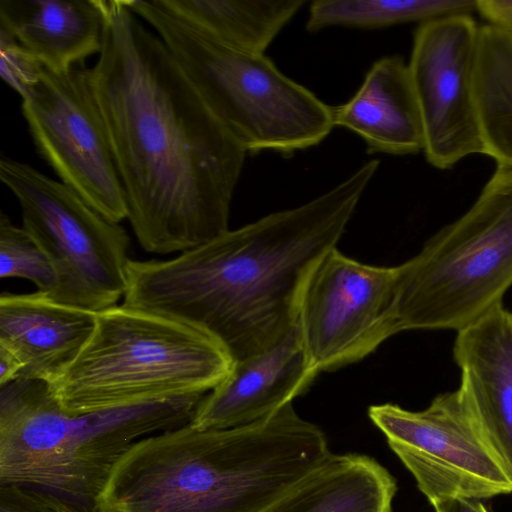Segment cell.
Masks as SVG:
<instances>
[{"instance_id":"6","label":"cell","mask_w":512,"mask_h":512,"mask_svg":"<svg viewBox=\"0 0 512 512\" xmlns=\"http://www.w3.org/2000/svg\"><path fill=\"white\" fill-rule=\"evenodd\" d=\"M158 33L213 114L247 153L292 154L333 130V107L286 76L264 54L228 46L155 0H127Z\"/></svg>"},{"instance_id":"23","label":"cell","mask_w":512,"mask_h":512,"mask_svg":"<svg viewBox=\"0 0 512 512\" xmlns=\"http://www.w3.org/2000/svg\"><path fill=\"white\" fill-rule=\"evenodd\" d=\"M0 72L2 79L21 97L37 83L44 67L11 35L0 30Z\"/></svg>"},{"instance_id":"9","label":"cell","mask_w":512,"mask_h":512,"mask_svg":"<svg viewBox=\"0 0 512 512\" xmlns=\"http://www.w3.org/2000/svg\"><path fill=\"white\" fill-rule=\"evenodd\" d=\"M368 416L434 508L512 493V470L459 389L421 411L392 403Z\"/></svg>"},{"instance_id":"22","label":"cell","mask_w":512,"mask_h":512,"mask_svg":"<svg viewBox=\"0 0 512 512\" xmlns=\"http://www.w3.org/2000/svg\"><path fill=\"white\" fill-rule=\"evenodd\" d=\"M0 278H23L37 291L56 299L59 279L47 253L23 228L15 226L3 212L0 215Z\"/></svg>"},{"instance_id":"25","label":"cell","mask_w":512,"mask_h":512,"mask_svg":"<svg viewBox=\"0 0 512 512\" xmlns=\"http://www.w3.org/2000/svg\"><path fill=\"white\" fill-rule=\"evenodd\" d=\"M476 11L489 25L512 34V0H476Z\"/></svg>"},{"instance_id":"8","label":"cell","mask_w":512,"mask_h":512,"mask_svg":"<svg viewBox=\"0 0 512 512\" xmlns=\"http://www.w3.org/2000/svg\"><path fill=\"white\" fill-rule=\"evenodd\" d=\"M0 179L19 202L22 227L55 266V300L91 312L117 305L131 260L125 229L27 163L2 158Z\"/></svg>"},{"instance_id":"5","label":"cell","mask_w":512,"mask_h":512,"mask_svg":"<svg viewBox=\"0 0 512 512\" xmlns=\"http://www.w3.org/2000/svg\"><path fill=\"white\" fill-rule=\"evenodd\" d=\"M233 359L204 331L124 304L95 312L94 330L76 358L48 382L74 415L145 402L206 395Z\"/></svg>"},{"instance_id":"7","label":"cell","mask_w":512,"mask_h":512,"mask_svg":"<svg viewBox=\"0 0 512 512\" xmlns=\"http://www.w3.org/2000/svg\"><path fill=\"white\" fill-rule=\"evenodd\" d=\"M397 267L398 331L459 330L512 286V168L497 167L474 204Z\"/></svg>"},{"instance_id":"15","label":"cell","mask_w":512,"mask_h":512,"mask_svg":"<svg viewBox=\"0 0 512 512\" xmlns=\"http://www.w3.org/2000/svg\"><path fill=\"white\" fill-rule=\"evenodd\" d=\"M94 327L95 312L39 291L0 296V346L22 362L19 379L51 381L76 358Z\"/></svg>"},{"instance_id":"3","label":"cell","mask_w":512,"mask_h":512,"mask_svg":"<svg viewBox=\"0 0 512 512\" xmlns=\"http://www.w3.org/2000/svg\"><path fill=\"white\" fill-rule=\"evenodd\" d=\"M331 454L324 432L292 404L238 427L190 421L129 448L93 512H267Z\"/></svg>"},{"instance_id":"24","label":"cell","mask_w":512,"mask_h":512,"mask_svg":"<svg viewBox=\"0 0 512 512\" xmlns=\"http://www.w3.org/2000/svg\"><path fill=\"white\" fill-rule=\"evenodd\" d=\"M0 512H90L53 494L20 485H0Z\"/></svg>"},{"instance_id":"13","label":"cell","mask_w":512,"mask_h":512,"mask_svg":"<svg viewBox=\"0 0 512 512\" xmlns=\"http://www.w3.org/2000/svg\"><path fill=\"white\" fill-rule=\"evenodd\" d=\"M317 376L296 324L269 349L234 361L227 377L202 398L191 423L201 429L251 424L292 404Z\"/></svg>"},{"instance_id":"2","label":"cell","mask_w":512,"mask_h":512,"mask_svg":"<svg viewBox=\"0 0 512 512\" xmlns=\"http://www.w3.org/2000/svg\"><path fill=\"white\" fill-rule=\"evenodd\" d=\"M378 167L370 160L312 200L175 258L130 260L122 304L204 331L233 361L269 349L297 324L310 271L336 247Z\"/></svg>"},{"instance_id":"1","label":"cell","mask_w":512,"mask_h":512,"mask_svg":"<svg viewBox=\"0 0 512 512\" xmlns=\"http://www.w3.org/2000/svg\"><path fill=\"white\" fill-rule=\"evenodd\" d=\"M88 72L140 246L182 253L228 231L247 152L126 0H106Z\"/></svg>"},{"instance_id":"28","label":"cell","mask_w":512,"mask_h":512,"mask_svg":"<svg viewBox=\"0 0 512 512\" xmlns=\"http://www.w3.org/2000/svg\"><path fill=\"white\" fill-rule=\"evenodd\" d=\"M436 512H446L444 507L435 508Z\"/></svg>"},{"instance_id":"21","label":"cell","mask_w":512,"mask_h":512,"mask_svg":"<svg viewBox=\"0 0 512 512\" xmlns=\"http://www.w3.org/2000/svg\"><path fill=\"white\" fill-rule=\"evenodd\" d=\"M476 11V0H315L306 29L328 27L378 29Z\"/></svg>"},{"instance_id":"20","label":"cell","mask_w":512,"mask_h":512,"mask_svg":"<svg viewBox=\"0 0 512 512\" xmlns=\"http://www.w3.org/2000/svg\"><path fill=\"white\" fill-rule=\"evenodd\" d=\"M475 103L485 154L512 168V34L479 27Z\"/></svg>"},{"instance_id":"17","label":"cell","mask_w":512,"mask_h":512,"mask_svg":"<svg viewBox=\"0 0 512 512\" xmlns=\"http://www.w3.org/2000/svg\"><path fill=\"white\" fill-rule=\"evenodd\" d=\"M105 26L106 0H0V30L54 72L99 54Z\"/></svg>"},{"instance_id":"12","label":"cell","mask_w":512,"mask_h":512,"mask_svg":"<svg viewBox=\"0 0 512 512\" xmlns=\"http://www.w3.org/2000/svg\"><path fill=\"white\" fill-rule=\"evenodd\" d=\"M479 27L470 14L420 23L408 63L424 134L423 152L436 168L485 154L474 71Z\"/></svg>"},{"instance_id":"19","label":"cell","mask_w":512,"mask_h":512,"mask_svg":"<svg viewBox=\"0 0 512 512\" xmlns=\"http://www.w3.org/2000/svg\"><path fill=\"white\" fill-rule=\"evenodd\" d=\"M163 9L233 48L264 54L305 0H155Z\"/></svg>"},{"instance_id":"16","label":"cell","mask_w":512,"mask_h":512,"mask_svg":"<svg viewBox=\"0 0 512 512\" xmlns=\"http://www.w3.org/2000/svg\"><path fill=\"white\" fill-rule=\"evenodd\" d=\"M333 122L357 134L370 153L423 151L422 120L408 63L396 55L375 61L355 94L333 107Z\"/></svg>"},{"instance_id":"4","label":"cell","mask_w":512,"mask_h":512,"mask_svg":"<svg viewBox=\"0 0 512 512\" xmlns=\"http://www.w3.org/2000/svg\"><path fill=\"white\" fill-rule=\"evenodd\" d=\"M205 395H188L74 415L49 384L0 386V485L42 490L93 512L119 459L137 441L191 421Z\"/></svg>"},{"instance_id":"14","label":"cell","mask_w":512,"mask_h":512,"mask_svg":"<svg viewBox=\"0 0 512 512\" xmlns=\"http://www.w3.org/2000/svg\"><path fill=\"white\" fill-rule=\"evenodd\" d=\"M459 390L512 470V313L499 304L459 330Z\"/></svg>"},{"instance_id":"26","label":"cell","mask_w":512,"mask_h":512,"mask_svg":"<svg viewBox=\"0 0 512 512\" xmlns=\"http://www.w3.org/2000/svg\"><path fill=\"white\" fill-rule=\"evenodd\" d=\"M23 369L22 362L10 350L0 346V386L19 379Z\"/></svg>"},{"instance_id":"18","label":"cell","mask_w":512,"mask_h":512,"mask_svg":"<svg viewBox=\"0 0 512 512\" xmlns=\"http://www.w3.org/2000/svg\"><path fill=\"white\" fill-rule=\"evenodd\" d=\"M397 485L375 459L331 454L267 512H392Z\"/></svg>"},{"instance_id":"11","label":"cell","mask_w":512,"mask_h":512,"mask_svg":"<svg viewBox=\"0 0 512 512\" xmlns=\"http://www.w3.org/2000/svg\"><path fill=\"white\" fill-rule=\"evenodd\" d=\"M397 267L359 262L337 247L310 271L299 301L297 328L318 375L355 363L399 333Z\"/></svg>"},{"instance_id":"10","label":"cell","mask_w":512,"mask_h":512,"mask_svg":"<svg viewBox=\"0 0 512 512\" xmlns=\"http://www.w3.org/2000/svg\"><path fill=\"white\" fill-rule=\"evenodd\" d=\"M21 98L36 151L60 182L108 220L127 219L124 191L88 68H44Z\"/></svg>"},{"instance_id":"27","label":"cell","mask_w":512,"mask_h":512,"mask_svg":"<svg viewBox=\"0 0 512 512\" xmlns=\"http://www.w3.org/2000/svg\"><path fill=\"white\" fill-rule=\"evenodd\" d=\"M444 508L446 512H489L479 501H458Z\"/></svg>"}]
</instances>
